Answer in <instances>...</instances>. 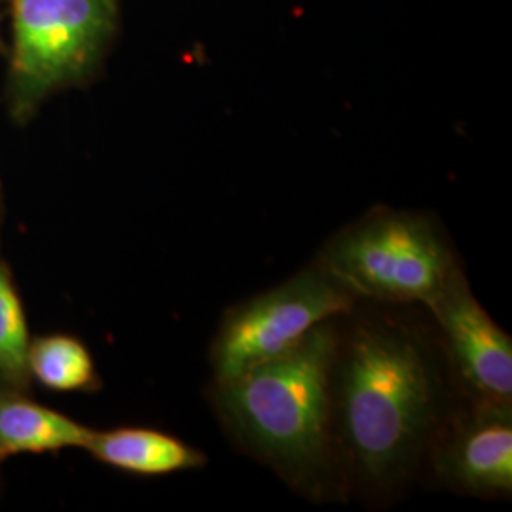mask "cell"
<instances>
[{
  "label": "cell",
  "mask_w": 512,
  "mask_h": 512,
  "mask_svg": "<svg viewBox=\"0 0 512 512\" xmlns=\"http://www.w3.org/2000/svg\"><path fill=\"white\" fill-rule=\"evenodd\" d=\"M319 264L355 296L427 306L459 272L433 220L387 209L336 234Z\"/></svg>",
  "instance_id": "obj_3"
},
{
  "label": "cell",
  "mask_w": 512,
  "mask_h": 512,
  "mask_svg": "<svg viewBox=\"0 0 512 512\" xmlns=\"http://www.w3.org/2000/svg\"><path fill=\"white\" fill-rule=\"evenodd\" d=\"M31 346L27 319L6 266L0 262V376L12 384L29 378L27 353Z\"/></svg>",
  "instance_id": "obj_11"
},
{
  "label": "cell",
  "mask_w": 512,
  "mask_h": 512,
  "mask_svg": "<svg viewBox=\"0 0 512 512\" xmlns=\"http://www.w3.org/2000/svg\"><path fill=\"white\" fill-rule=\"evenodd\" d=\"M29 376L52 391H88L97 385L92 353L67 334L40 336L27 353Z\"/></svg>",
  "instance_id": "obj_10"
},
{
  "label": "cell",
  "mask_w": 512,
  "mask_h": 512,
  "mask_svg": "<svg viewBox=\"0 0 512 512\" xmlns=\"http://www.w3.org/2000/svg\"><path fill=\"white\" fill-rule=\"evenodd\" d=\"M110 2H114V0H110Z\"/></svg>",
  "instance_id": "obj_12"
},
{
  "label": "cell",
  "mask_w": 512,
  "mask_h": 512,
  "mask_svg": "<svg viewBox=\"0 0 512 512\" xmlns=\"http://www.w3.org/2000/svg\"><path fill=\"white\" fill-rule=\"evenodd\" d=\"M86 450L109 467L139 476L173 475L198 469L207 461L188 442L147 427L93 431Z\"/></svg>",
  "instance_id": "obj_8"
},
{
  "label": "cell",
  "mask_w": 512,
  "mask_h": 512,
  "mask_svg": "<svg viewBox=\"0 0 512 512\" xmlns=\"http://www.w3.org/2000/svg\"><path fill=\"white\" fill-rule=\"evenodd\" d=\"M461 380L480 401L511 403L512 342L469 291L461 272L429 304Z\"/></svg>",
  "instance_id": "obj_6"
},
{
  "label": "cell",
  "mask_w": 512,
  "mask_h": 512,
  "mask_svg": "<svg viewBox=\"0 0 512 512\" xmlns=\"http://www.w3.org/2000/svg\"><path fill=\"white\" fill-rule=\"evenodd\" d=\"M332 408L359 476L378 486L399 480L439 414V380L425 344L399 325L357 327L334 359Z\"/></svg>",
  "instance_id": "obj_1"
},
{
  "label": "cell",
  "mask_w": 512,
  "mask_h": 512,
  "mask_svg": "<svg viewBox=\"0 0 512 512\" xmlns=\"http://www.w3.org/2000/svg\"><path fill=\"white\" fill-rule=\"evenodd\" d=\"M93 431L61 412L19 397H0V461L21 454L86 450Z\"/></svg>",
  "instance_id": "obj_9"
},
{
  "label": "cell",
  "mask_w": 512,
  "mask_h": 512,
  "mask_svg": "<svg viewBox=\"0 0 512 512\" xmlns=\"http://www.w3.org/2000/svg\"><path fill=\"white\" fill-rule=\"evenodd\" d=\"M336 353L329 321L289 353L217 384L220 416L234 437L306 492L319 490L330 471Z\"/></svg>",
  "instance_id": "obj_2"
},
{
  "label": "cell",
  "mask_w": 512,
  "mask_h": 512,
  "mask_svg": "<svg viewBox=\"0 0 512 512\" xmlns=\"http://www.w3.org/2000/svg\"><path fill=\"white\" fill-rule=\"evenodd\" d=\"M355 294L319 262L226 313L211 348L217 384L296 348L311 330L349 313Z\"/></svg>",
  "instance_id": "obj_4"
},
{
  "label": "cell",
  "mask_w": 512,
  "mask_h": 512,
  "mask_svg": "<svg viewBox=\"0 0 512 512\" xmlns=\"http://www.w3.org/2000/svg\"><path fill=\"white\" fill-rule=\"evenodd\" d=\"M437 465L440 475L459 490L511 495V403L478 401L440 446Z\"/></svg>",
  "instance_id": "obj_7"
},
{
  "label": "cell",
  "mask_w": 512,
  "mask_h": 512,
  "mask_svg": "<svg viewBox=\"0 0 512 512\" xmlns=\"http://www.w3.org/2000/svg\"><path fill=\"white\" fill-rule=\"evenodd\" d=\"M14 76L35 99L84 73L109 35L110 0H12Z\"/></svg>",
  "instance_id": "obj_5"
}]
</instances>
